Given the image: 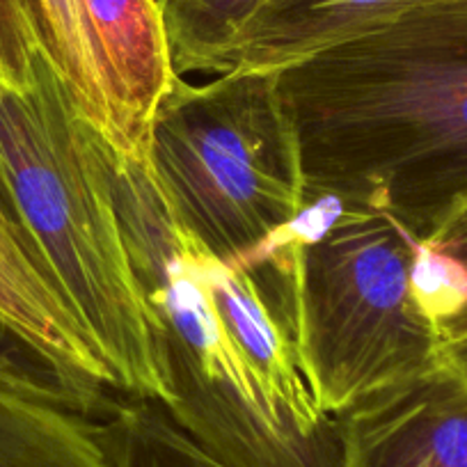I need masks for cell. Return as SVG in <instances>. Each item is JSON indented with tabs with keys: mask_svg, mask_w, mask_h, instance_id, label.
I'll list each match as a JSON object with an SVG mask.
<instances>
[{
	"mask_svg": "<svg viewBox=\"0 0 467 467\" xmlns=\"http://www.w3.org/2000/svg\"><path fill=\"white\" fill-rule=\"evenodd\" d=\"M115 188L172 389L165 415L224 467H341V421L314 394L271 264L209 253L142 165L117 161Z\"/></svg>",
	"mask_w": 467,
	"mask_h": 467,
	"instance_id": "6da1fadb",
	"label": "cell"
},
{
	"mask_svg": "<svg viewBox=\"0 0 467 467\" xmlns=\"http://www.w3.org/2000/svg\"><path fill=\"white\" fill-rule=\"evenodd\" d=\"M277 74L307 192L394 215L420 241L467 200V0Z\"/></svg>",
	"mask_w": 467,
	"mask_h": 467,
	"instance_id": "7a4b0ae2",
	"label": "cell"
},
{
	"mask_svg": "<svg viewBox=\"0 0 467 467\" xmlns=\"http://www.w3.org/2000/svg\"><path fill=\"white\" fill-rule=\"evenodd\" d=\"M115 154L76 110L47 60L0 83V186L69 307L101 353L112 389L172 401L159 330L133 266Z\"/></svg>",
	"mask_w": 467,
	"mask_h": 467,
	"instance_id": "3957f363",
	"label": "cell"
},
{
	"mask_svg": "<svg viewBox=\"0 0 467 467\" xmlns=\"http://www.w3.org/2000/svg\"><path fill=\"white\" fill-rule=\"evenodd\" d=\"M420 239L394 215L323 192L248 259L285 275L300 358L339 420L440 365V335L412 291Z\"/></svg>",
	"mask_w": 467,
	"mask_h": 467,
	"instance_id": "277c9868",
	"label": "cell"
},
{
	"mask_svg": "<svg viewBox=\"0 0 467 467\" xmlns=\"http://www.w3.org/2000/svg\"><path fill=\"white\" fill-rule=\"evenodd\" d=\"M150 174L179 227L236 264L307 204L298 133L280 74L179 78L151 124Z\"/></svg>",
	"mask_w": 467,
	"mask_h": 467,
	"instance_id": "5b68a950",
	"label": "cell"
},
{
	"mask_svg": "<svg viewBox=\"0 0 467 467\" xmlns=\"http://www.w3.org/2000/svg\"><path fill=\"white\" fill-rule=\"evenodd\" d=\"M37 57L51 65L115 159L150 170L85 0H0V83L24 88Z\"/></svg>",
	"mask_w": 467,
	"mask_h": 467,
	"instance_id": "8992f818",
	"label": "cell"
},
{
	"mask_svg": "<svg viewBox=\"0 0 467 467\" xmlns=\"http://www.w3.org/2000/svg\"><path fill=\"white\" fill-rule=\"evenodd\" d=\"M124 408L51 369L0 380V467H124Z\"/></svg>",
	"mask_w": 467,
	"mask_h": 467,
	"instance_id": "52a82bcc",
	"label": "cell"
},
{
	"mask_svg": "<svg viewBox=\"0 0 467 467\" xmlns=\"http://www.w3.org/2000/svg\"><path fill=\"white\" fill-rule=\"evenodd\" d=\"M339 421L341 467H467V383L442 362Z\"/></svg>",
	"mask_w": 467,
	"mask_h": 467,
	"instance_id": "ba28073f",
	"label": "cell"
},
{
	"mask_svg": "<svg viewBox=\"0 0 467 467\" xmlns=\"http://www.w3.org/2000/svg\"><path fill=\"white\" fill-rule=\"evenodd\" d=\"M0 327L67 385L112 389L110 371L0 186Z\"/></svg>",
	"mask_w": 467,
	"mask_h": 467,
	"instance_id": "9c48e42d",
	"label": "cell"
},
{
	"mask_svg": "<svg viewBox=\"0 0 467 467\" xmlns=\"http://www.w3.org/2000/svg\"><path fill=\"white\" fill-rule=\"evenodd\" d=\"M456 0H271L234 42L223 71L277 74L317 53L406 28Z\"/></svg>",
	"mask_w": 467,
	"mask_h": 467,
	"instance_id": "30bf717a",
	"label": "cell"
},
{
	"mask_svg": "<svg viewBox=\"0 0 467 467\" xmlns=\"http://www.w3.org/2000/svg\"><path fill=\"white\" fill-rule=\"evenodd\" d=\"M129 124L150 154L151 124L177 74L159 0H85Z\"/></svg>",
	"mask_w": 467,
	"mask_h": 467,
	"instance_id": "8fae6325",
	"label": "cell"
},
{
	"mask_svg": "<svg viewBox=\"0 0 467 467\" xmlns=\"http://www.w3.org/2000/svg\"><path fill=\"white\" fill-rule=\"evenodd\" d=\"M177 74H215L245 26L271 0H159Z\"/></svg>",
	"mask_w": 467,
	"mask_h": 467,
	"instance_id": "7c38bea8",
	"label": "cell"
},
{
	"mask_svg": "<svg viewBox=\"0 0 467 467\" xmlns=\"http://www.w3.org/2000/svg\"><path fill=\"white\" fill-rule=\"evenodd\" d=\"M124 467H224L192 442L159 403L127 399Z\"/></svg>",
	"mask_w": 467,
	"mask_h": 467,
	"instance_id": "4fadbf2b",
	"label": "cell"
},
{
	"mask_svg": "<svg viewBox=\"0 0 467 467\" xmlns=\"http://www.w3.org/2000/svg\"><path fill=\"white\" fill-rule=\"evenodd\" d=\"M412 291L440 335L467 309V271L456 259L420 241L412 264Z\"/></svg>",
	"mask_w": 467,
	"mask_h": 467,
	"instance_id": "5bb4252c",
	"label": "cell"
},
{
	"mask_svg": "<svg viewBox=\"0 0 467 467\" xmlns=\"http://www.w3.org/2000/svg\"><path fill=\"white\" fill-rule=\"evenodd\" d=\"M424 244H429L431 248L447 254V257L456 259V262L467 271V200L462 202L461 206H456V209L442 220V224L431 234ZM461 335H467V309L440 332V344H442L444 339H451V337Z\"/></svg>",
	"mask_w": 467,
	"mask_h": 467,
	"instance_id": "9a60e30c",
	"label": "cell"
},
{
	"mask_svg": "<svg viewBox=\"0 0 467 467\" xmlns=\"http://www.w3.org/2000/svg\"><path fill=\"white\" fill-rule=\"evenodd\" d=\"M19 348L21 346L0 327V380L21 379V376L33 374V371L48 369L42 362H26V358L21 356Z\"/></svg>",
	"mask_w": 467,
	"mask_h": 467,
	"instance_id": "2e32d148",
	"label": "cell"
},
{
	"mask_svg": "<svg viewBox=\"0 0 467 467\" xmlns=\"http://www.w3.org/2000/svg\"><path fill=\"white\" fill-rule=\"evenodd\" d=\"M440 362L467 383V335L444 339L440 344Z\"/></svg>",
	"mask_w": 467,
	"mask_h": 467,
	"instance_id": "e0dca14e",
	"label": "cell"
}]
</instances>
